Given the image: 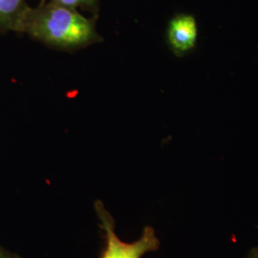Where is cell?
<instances>
[{
    "instance_id": "obj_3",
    "label": "cell",
    "mask_w": 258,
    "mask_h": 258,
    "mask_svg": "<svg viewBox=\"0 0 258 258\" xmlns=\"http://www.w3.org/2000/svg\"><path fill=\"white\" fill-rule=\"evenodd\" d=\"M197 23L191 15L180 14L170 20L167 41L176 55H184L194 48L197 39Z\"/></svg>"
},
{
    "instance_id": "obj_4",
    "label": "cell",
    "mask_w": 258,
    "mask_h": 258,
    "mask_svg": "<svg viewBox=\"0 0 258 258\" xmlns=\"http://www.w3.org/2000/svg\"><path fill=\"white\" fill-rule=\"evenodd\" d=\"M28 7L25 0H0V34L19 33L21 19Z\"/></svg>"
},
{
    "instance_id": "obj_5",
    "label": "cell",
    "mask_w": 258,
    "mask_h": 258,
    "mask_svg": "<svg viewBox=\"0 0 258 258\" xmlns=\"http://www.w3.org/2000/svg\"><path fill=\"white\" fill-rule=\"evenodd\" d=\"M59 5H62L70 9L77 10L79 8L91 12L94 15L98 13L99 0H51Z\"/></svg>"
},
{
    "instance_id": "obj_2",
    "label": "cell",
    "mask_w": 258,
    "mask_h": 258,
    "mask_svg": "<svg viewBox=\"0 0 258 258\" xmlns=\"http://www.w3.org/2000/svg\"><path fill=\"white\" fill-rule=\"evenodd\" d=\"M95 209L100 218L102 229L105 234V249L101 258H142L146 253L157 250L160 242L156 233L150 227H147L142 236L133 243L122 242L115 233V224L110 214L102 202L97 201Z\"/></svg>"
},
{
    "instance_id": "obj_7",
    "label": "cell",
    "mask_w": 258,
    "mask_h": 258,
    "mask_svg": "<svg viewBox=\"0 0 258 258\" xmlns=\"http://www.w3.org/2000/svg\"><path fill=\"white\" fill-rule=\"evenodd\" d=\"M247 258H258V248L251 249Z\"/></svg>"
},
{
    "instance_id": "obj_8",
    "label": "cell",
    "mask_w": 258,
    "mask_h": 258,
    "mask_svg": "<svg viewBox=\"0 0 258 258\" xmlns=\"http://www.w3.org/2000/svg\"><path fill=\"white\" fill-rule=\"evenodd\" d=\"M45 2V0H41V3H44Z\"/></svg>"
},
{
    "instance_id": "obj_6",
    "label": "cell",
    "mask_w": 258,
    "mask_h": 258,
    "mask_svg": "<svg viewBox=\"0 0 258 258\" xmlns=\"http://www.w3.org/2000/svg\"><path fill=\"white\" fill-rule=\"evenodd\" d=\"M0 258H19L18 255L0 248Z\"/></svg>"
},
{
    "instance_id": "obj_1",
    "label": "cell",
    "mask_w": 258,
    "mask_h": 258,
    "mask_svg": "<svg viewBox=\"0 0 258 258\" xmlns=\"http://www.w3.org/2000/svg\"><path fill=\"white\" fill-rule=\"evenodd\" d=\"M96 18L87 19L77 10L53 1L28 7L19 33L27 34L47 46L62 51H76L102 41L96 30Z\"/></svg>"
}]
</instances>
